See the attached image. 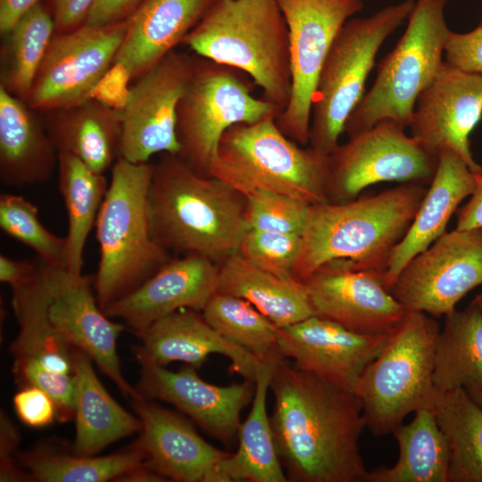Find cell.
I'll list each match as a JSON object with an SVG mask.
<instances>
[{
	"label": "cell",
	"instance_id": "1",
	"mask_svg": "<svg viewBox=\"0 0 482 482\" xmlns=\"http://www.w3.org/2000/svg\"><path fill=\"white\" fill-rule=\"evenodd\" d=\"M270 416L277 453L288 481L364 482L359 441L366 428L354 393L287 359L272 371Z\"/></svg>",
	"mask_w": 482,
	"mask_h": 482
},
{
	"label": "cell",
	"instance_id": "2",
	"mask_svg": "<svg viewBox=\"0 0 482 482\" xmlns=\"http://www.w3.org/2000/svg\"><path fill=\"white\" fill-rule=\"evenodd\" d=\"M150 206L153 236L162 248L214 262L238 253L250 229L245 196L174 154H162L154 164Z\"/></svg>",
	"mask_w": 482,
	"mask_h": 482
},
{
	"label": "cell",
	"instance_id": "3",
	"mask_svg": "<svg viewBox=\"0 0 482 482\" xmlns=\"http://www.w3.org/2000/svg\"><path fill=\"white\" fill-rule=\"evenodd\" d=\"M427 189L421 183H401L346 203L312 204L293 276L302 281L322 264L340 259L385 274Z\"/></svg>",
	"mask_w": 482,
	"mask_h": 482
},
{
	"label": "cell",
	"instance_id": "4",
	"mask_svg": "<svg viewBox=\"0 0 482 482\" xmlns=\"http://www.w3.org/2000/svg\"><path fill=\"white\" fill-rule=\"evenodd\" d=\"M154 164L118 157L96 228L100 248L94 289L104 311L143 284L170 258L152 231Z\"/></svg>",
	"mask_w": 482,
	"mask_h": 482
},
{
	"label": "cell",
	"instance_id": "5",
	"mask_svg": "<svg viewBox=\"0 0 482 482\" xmlns=\"http://www.w3.org/2000/svg\"><path fill=\"white\" fill-rule=\"evenodd\" d=\"M197 56L236 68L282 112L291 95L289 40L277 0H217L184 38Z\"/></svg>",
	"mask_w": 482,
	"mask_h": 482
},
{
	"label": "cell",
	"instance_id": "6",
	"mask_svg": "<svg viewBox=\"0 0 482 482\" xmlns=\"http://www.w3.org/2000/svg\"><path fill=\"white\" fill-rule=\"evenodd\" d=\"M328 155L287 137L275 118L238 123L221 137L209 176L246 197L257 190L328 202Z\"/></svg>",
	"mask_w": 482,
	"mask_h": 482
},
{
	"label": "cell",
	"instance_id": "7",
	"mask_svg": "<svg viewBox=\"0 0 482 482\" xmlns=\"http://www.w3.org/2000/svg\"><path fill=\"white\" fill-rule=\"evenodd\" d=\"M439 331L434 317L408 311L362 372L353 393L362 403L366 428L374 436L391 434L410 413L431 408Z\"/></svg>",
	"mask_w": 482,
	"mask_h": 482
},
{
	"label": "cell",
	"instance_id": "8",
	"mask_svg": "<svg viewBox=\"0 0 482 482\" xmlns=\"http://www.w3.org/2000/svg\"><path fill=\"white\" fill-rule=\"evenodd\" d=\"M448 1L416 0L404 33L379 62L371 88L346 120L349 137L386 120L410 126L419 96L445 62L451 31L445 19Z\"/></svg>",
	"mask_w": 482,
	"mask_h": 482
},
{
	"label": "cell",
	"instance_id": "9",
	"mask_svg": "<svg viewBox=\"0 0 482 482\" xmlns=\"http://www.w3.org/2000/svg\"><path fill=\"white\" fill-rule=\"evenodd\" d=\"M416 0L383 7L343 26L320 70L312 105L310 146L328 155L364 96L367 78L386 39L409 18Z\"/></svg>",
	"mask_w": 482,
	"mask_h": 482
},
{
	"label": "cell",
	"instance_id": "10",
	"mask_svg": "<svg viewBox=\"0 0 482 482\" xmlns=\"http://www.w3.org/2000/svg\"><path fill=\"white\" fill-rule=\"evenodd\" d=\"M255 85L243 71L200 56L177 108L178 156L209 176L222 135L238 123L275 118L282 110L253 95Z\"/></svg>",
	"mask_w": 482,
	"mask_h": 482
},
{
	"label": "cell",
	"instance_id": "11",
	"mask_svg": "<svg viewBox=\"0 0 482 482\" xmlns=\"http://www.w3.org/2000/svg\"><path fill=\"white\" fill-rule=\"evenodd\" d=\"M19 332L11 345L12 372L20 388H42L55 403L57 420L74 419L76 384L72 347L53 325L48 271L41 262L29 280L12 287Z\"/></svg>",
	"mask_w": 482,
	"mask_h": 482
},
{
	"label": "cell",
	"instance_id": "12",
	"mask_svg": "<svg viewBox=\"0 0 482 482\" xmlns=\"http://www.w3.org/2000/svg\"><path fill=\"white\" fill-rule=\"evenodd\" d=\"M405 128L382 120L349 137L328 154L326 185L329 203L357 198L369 186L380 182L429 185L438 157L426 151Z\"/></svg>",
	"mask_w": 482,
	"mask_h": 482
},
{
	"label": "cell",
	"instance_id": "13",
	"mask_svg": "<svg viewBox=\"0 0 482 482\" xmlns=\"http://www.w3.org/2000/svg\"><path fill=\"white\" fill-rule=\"evenodd\" d=\"M287 23L291 95L276 119L290 139L309 144L312 105L320 70L334 40L347 21L360 12L362 0H277Z\"/></svg>",
	"mask_w": 482,
	"mask_h": 482
},
{
	"label": "cell",
	"instance_id": "14",
	"mask_svg": "<svg viewBox=\"0 0 482 482\" xmlns=\"http://www.w3.org/2000/svg\"><path fill=\"white\" fill-rule=\"evenodd\" d=\"M482 286V228L446 231L413 257L389 288L408 311L434 318L455 311Z\"/></svg>",
	"mask_w": 482,
	"mask_h": 482
},
{
	"label": "cell",
	"instance_id": "15",
	"mask_svg": "<svg viewBox=\"0 0 482 482\" xmlns=\"http://www.w3.org/2000/svg\"><path fill=\"white\" fill-rule=\"evenodd\" d=\"M128 20L103 27L83 25L54 34L39 67L27 105L42 112L91 99L92 92L113 63Z\"/></svg>",
	"mask_w": 482,
	"mask_h": 482
},
{
	"label": "cell",
	"instance_id": "16",
	"mask_svg": "<svg viewBox=\"0 0 482 482\" xmlns=\"http://www.w3.org/2000/svg\"><path fill=\"white\" fill-rule=\"evenodd\" d=\"M195 57L173 50L137 79L121 112L120 157L141 163L158 153L179 154L177 108Z\"/></svg>",
	"mask_w": 482,
	"mask_h": 482
},
{
	"label": "cell",
	"instance_id": "17",
	"mask_svg": "<svg viewBox=\"0 0 482 482\" xmlns=\"http://www.w3.org/2000/svg\"><path fill=\"white\" fill-rule=\"evenodd\" d=\"M302 281L316 316L353 332L389 335L408 312L386 287L384 273L349 260L328 262Z\"/></svg>",
	"mask_w": 482,
	"mask_h": 482
},
{
	"label": "cell",
	"instance_id": "18",
	"mask_svg": "<svg viewBox=\"0 0 482 482\" xmlns=\"http://www.w3.org/2000/svg\"><path fill=\"white\" fill-rule=\"evenodd\" d=\"M482 118V75L460 71L445 62L419 96L410 123L411 136L438 157L458 154L477 174L482 172L470 149V136Z\"/></svg>",
	"mask_w": 482,
	"mask_h": 482
},
{
	"label": "cell",
	"instance_id": "19",
	"mask_svg": "<svg viewBox=\"0 0 482 482\" xmlns=\"http://www.w3.org/2000/svg\"><path fill=\"white\" fill-rule=\"evenodd\" d=\"M51 300L49 317L74 348L85 353L128 398L141 395L123 377L117 341L124 325L110 320L96 300L94 278L46 266Z\"/></svg>",
	"mask_w": 482,
	"mask_h": 482
},
{
	"label": "cell",
	"instance_id": "20",
	"mask_svg": "<svg viewBox=\"0 0 482 482\" xmlns=\"http://www.w3.org/2000/svg\"><path fill=\"white\" fill-rule=\"evenodd\" d=\"M389 335L353 332L313 315L278 328V345L282 357L290 358L296 367L353 393L362 372L381 352Z\"/></svg>",
	"mask_w": 482,
	"mask_h": 482
},
{
	"label": "cell",
	"instance_id": "21",
	"mask_svg": "<svg viewBox=\"0 0 482 482\" xmlns=\"http://www.w3.org/2000/svg\"><path fill=\"white\" fill-rule=\"evenodd\" d=\"M140 366L136 389L141 396L174 405L224 445L235 442L241 412L253 397V381L217 386L202 379L190 365L177 371L151 363Z\"/></svg>",
	"mask_w": 482,
	"mask_h": 482
},
{
	"label": "cell",
	"instance_id": "22",
	"mask_svg": "<svg viewBox=\"0 0 482 482\" xmlns=\"http://www.w3.org/2000/svg\"><path fill=\"white\" fill-rule=\"evenodd\" d=\"M130 400L141 422L132 446L143 453L146 466L166 480L220 482L217 467L229 453L206 442L181 415L143 396Z\"/></svg>",
	"mask_w": 482,
	"mask_h": 482
},
{
	"label": "cell",
	"instance_id": "23",
	"mask_svg": "<svg viewBox=\"0 0 482 482\" xmlns=\"http://www.w3.org/2000/svg\"><path fill=\"white\" fill-rule=\"evenodd\" d=\"M219 268L209 258L187 253L170 259L132 292L109 304L104 312L139 333L181 309L202 311L218 291Z\"/></svg>",
	"mask_w": 482,
	"mask_h": 482
},
{
	"label": "cell",
	"instance_id": "24",
	"mask_svg": "<svg viewBox=\"0 0 482 482\" xmlns=\"http://www.w3.org/2000/svg\"><path fill=\"white\" fill-rule=\"evenodd\" d=\"M140 345L135 347L141 363L166 367L182 362L200 367L210 354L219 353L230 361V370L254 382L261 362L247 351L230 343L195 310L181 309L162 318L137 333Z\"/></svg>",
	"mask_w": 482,
	"mask_h": 482
},
{
	"label": "cell",
	"instance_id": "25",
	"mask_svg": "<svg viewBox=\"0 0 482 482\" xmlns=\"http://www.w3.org/2000/svg\"><path fill=\"white\" fill-rule=\"evenodd\" d=\"M478 175L453 151L446 150L439 154L436 170L414 219L389 258L384 274V283L388 289L413 257L447 231V225L459 205L474 193Z\"/></svg>",
	"mask_w": 482,
	"mask_h": 482
},
{
	"label": "cell",
	"instance_id": "26",
	"mask_svg": "<svg viewBox=\"0 0 482 482\" xmlns=\"http://www.w3.org/2000/svg\"><path fill=\"white\" fill-rule=\"evenodd\" d=\"M217 0H141L127 19L123 41L113 62L132 79L154 66L199 23Z\"/></svg>",
	"mask_w": 482,
	"mask_h": 482
},
{
	"label": "cell",
	"instance_id": "27",
	"mask_svg": "<svg viewBox=\"0 0 482 482\" xmlns=\"http://www.w3.org/2000/svg\"><path fill=\"white\" fill-rule=\"evenodd\" d=\"M27 104L0 87V179L20 187L49 180L59 153Z\"/></svg>",
	"mask_w": 482,
	"mask_h": 482
},
{
	"label": "cell",
	"instance_id": "28",
	"mask_svg": "<svg viewBox=\"0 0 482 482\" xmlns=\"http://www.w3.org/2000/svg\"><path fill=\"white\" fill-rule=\"evenodd\" d=\"M217 292L249 302L278 328L315 315L303 281L266 270L239 253L219 268Z\"/></svg>",
	"mask_w": 482,
	"mask_h": 482
},
{
	"label": "cell",
	"instance_id": "29",
	"mask_svg": "<svg viewBox=\"0 0 482 482\" xmlns=\"http://www.w3.org/2000/svg\"><path fill=\"white\" fill-rule=\"evenodd\" d=\"M73 360L76 431L72 453L96 455L114 442L139 433L140 420L110 395L96 375L90 357L74 348Z\"/></svg>",
	"mask_w": 482,
	"mask_h": 482
},
{
	"label": "cell",
	"instance_id": "30",
	"mask_svg": "<svg viewBox=\"0 0 482 482\" xmlns=\"http://www.w3.org/2000/svg\"><path fill=\"white\" fill-rule=\"evenodd\" d=\"M282 359L261 362L254 380L252 407L239 427L238 448L218 464L220 482L288 481L277 453L270 417L267 412L272 371Z\"/></svg>",
	"mask_w": 482,
	"mask_h": 482
},
{
	"label": "cell",
	"instance_id": "31",
	"mask_svg": "<svg viewBox=\"0 0 482 482\" xmlns=\"http://www.w3.org/2000/svg\"><path fill=\"white\" fill-rule=\"evenodd\" d=\"M46 128L58 153L104 174L120 154L121 112L94 99L47 112Z\"/></svg>",
	"mask_w": 482,
	"mask_h": 482
},
{
	"label": "cell",
	"instance_id": "32",
	"mask_svg": "<svg viewBox=\"0 0 482 482\" xmlns=\"http://www.w3.org/2000/svg\"><path fill=\"white\" fill-rule=\"evenodd\" d=\"M435 390L461 388L482 408V312L471 301L445 315L434 356Z\"/></svg>",
	"mask_w": 482,
	"mask_h": 482
},
{
	"label": "cell",
	"instance_id": "33",
	"mask_svg": "<svg viewBox=\"0 0 482 482\" xmlns=\"http://www.w3.org/2000/svg\"><path fill=\"white\" fill-rule=\"evenodd\" d=\"M392 434L399 449L396 462L368 470L364 482H448L449 449L431 408L419 409Z\"/></svg>",
	"mask_w": 482,
	"mask_h": 482
},
{
	"label": "cell",
	"instance_id": "34",
	"mask_svg": "<svg viewBox=\"0 0 482 482\" xmlns=\"http://www.w3.org/2000/svg\"><path fill=\"white\" fill-rule=\"evenodd\" d=\"M57 169L59 191L68 215L66 270L79 276L85 245L105 197L107 181L104 174L94 171L68 153H59Z\"/></svg>",
	"mask_w": 482,
	"mask_h": 482
},
{
	"label": "cell",
	"instance_id": "35",
	"mask_svg": "<svg viewBox=\"0 0 482 482\" xmlns=\"http://www.w3.org/2000/svg\"><path fill=\"white\" fill-rule=\"evenodd\" d=\"M431 409L449 449L448 482H482V408L456 388L435 390Z\"/></svg>",
	"mask_w": 482,
	"mask_h": 482
},
{
	"label": "cell",
	"instance_id": "36",
	"mask_svg": "<svg viewBox=\"0 0 482 482\" xmlns=\"http://www.w3.org/2000/svg\"><path fill=\"white\" fill-rule=\"evenodd\" d=\"M54 34L53 16L37 3L4 37L0 87L26 102Z\"/></svg>",
	"mask_w": 482,
	"mask_h": 482
},
{
	"label": "cell",
	"instance_id": "37",
	"mask_svg": "<svg viewBox=\"0 0 482 482\" xmlns=\"http://www.w3.org/2000/svg\"><path fill=\"white\" fill-rule=\"evenodd\" d=\"M29 478L41 482H104L145 464L143 453L134 446L106 456L62 453L41 448L18 455Z\"/></svg>",
	"mask_w": 482,
	"mask_h": 482
},
{
	"label": "cell",
	"instance_id": "38",
	"mask_svg": "<svg viewBox=\"0 0 482 482\" xmlns=\"http://www.w3.org/2000/svg\"><path fill=\"white\" fill-rule=\"evenodd\" d=\"M202 314L224 338L260 362L283 358L278 345V327L249 302L217 292L205 304Z\"/></svg>",
	"mask_w": 482,
	"mask_h": 482
},
{
	"label": "cell",
	"instance_id": "39",
	"mask_svg": "<svg viewBox=\"0 0 482 482\" xmlns=\"http://www.w3.org/2000/svg\"><path fill=\"white\" fill-rule=\"evenodd\" d=\"M0 228L6 235L32 249L45 265L66 269V241L49 231L38 218L37 208L19 195H0Z\"/></svg>",
	"mask_w": 482,
	"mask_h": 482
},
{
	"label": "cell",
	"instance_id": "40",
	"mask_svg": "<svg viewBox=\"0 0 482 482\" xmlns=\"http://www.w3.org/2000/svg\"><path fill=\"white\" fill-rule=\"evenodd\" d=\"M245 199L251 229L302 236L312 204L267 190H257Z\"/></svg>",
	"mask_w": 482,
	"mask_h": 482
},
{
	"label": "cell",
	"instance_id": "41",
	"mask_svg": "<svg viewBox=\"0 0 482 482\" xmlns=\"http://www.w3.org/2000/svg\"><path fill=\"white\" fill-rule=\"evenodd\" d=\"M301 236L249 229L238 253L255 265L283 277L292 270L301 248Z\"/></svg>",
	"mask_w": 482,
	"mask_h": 482
},
{
	"label": "cell",
	"instance_id": "42",
	"mask_svg": "<svg viewBox=\"0 0 482 482\" xmlns=\"http://www.w3.org/2000/svg\"><path fill=\"white\" fill-rule=\"evenodd\" d=\"M445 58L455 69L482 75V26L466 33L450 31Z\"/></svg>",
	"mask_w": 482,
	"mask_h": 482
},
{
	"label": "cell",
	"instance_id": "43",
	"mask_svg": "<svg viewBox=\"0 0 482 482\" xmlns=\"http://www.w3.org/2000/svg\"><path fill=\"white\" fill-rule=\"evenodd\" d=\"M19 419L34 428L46 427L57 420L54 401L45 390L35 386L20 388L13 397Z\"/></svg>",
	"mask_w": 482,
	"mask_h": 482
},
{
	"label": "cell",
	"instance_id": "44",
	"mask_svg": "<svg viewBox=\"0 0 482 482\" xmlns=\"http://www.w3.org/2000/svg\"><path fill=\"white\" fill-rule=\"evenodd\" d=\"M130 80L132 77L126 66L120 62H113L95 87L91 99L122 112L129 96Z\"/></svg>",
	"mask_w": 482,
	"mask_h": 482
},
{
	"label": "cell",
	"instance_id": "45",
	"mask_svg": "<svg viewBox=\"0 0 482 482\" xmlns=\"http://www.w3.org/2000/svg\"><path fill=\"white\" fill-rule=\"evenodd\" d=\"M0 442V480L22 481L29 478L27 473L16 462V460L19 461L17 457L19 431L4 412L1 413Z\"/></svg>",
	"mask_w": 482,
	"mask_h": 482
},
{
	"label": "cell",
	"instance_id": "46",
	"mask_svg": "<svg viewBox=\"0 0 482 482\" xmlns=\"http://www.w3.org/2000/svg\"><path fill=\"white\" fill-rule=\"evenodd\" d=\"M97 0H53L55 34L72 31L86 23Z\"/></svg>",
	"mask_w": 482,
	"mask_h": 482
},
{
	"label": "cell",
	"instance_id": "47",
	"mask_svg": "<svg viewBox=\"0 0 482 482\" xmlns=\"http://www.w3.org/2000/svg\"><path fill=\"white\" fill-rule=\"evenodd\" d=\"M141 0H97L85 25L103 27L127 20Z\"/></svg>",
	"mask_w": 482,
	"mask_h": 482
},
{
	"label": "cell",
	"instance_id": "48",
	"mask_svg": "<svg viewBox=\"0 0 482 482\" xmlns=\"http://www.w3.org/2000/svg\"><path fill=\"white\" fill-rule=\"evenodd\" d=\"M41 262H31L0 256V280L10 287L21 285L31 279L40 270Z\"/></svg>",
	"mask_w": 482,
	"mask_h": 482
},
{
	"label": "cell",
	"instance_id": "49",
	"mask_svg": "<svg viewBox=\"0 0 482 482\" xmlns=\"http://www.w3.org/2000/svg\"><path fill=\"white\" fill-rule=\"evenodd\" d=\"M456 229L482 228V172L474 193L467 203L456 211Z\"/></svg>",
	"mask_w": 482,
	"mask_h": 482
},
{
	"label": "cell",
	"instance_id": "50",
	"mask_svg": "<svg viewBox=\"0 0 482 482\" xmlns=\"http://www.w3.org/2000/svg\"><path fill=\"white\" fill-rule=\"evenodd\" d=\"M39 0H0V32L5 37Z\"/></svg>",
	"mask_w": 482,
	"mask_h": 482
},
{
	"label": "cell",
	"instance_id": "51",
	"mask_svg": "<svg viewBox=\"0 0 482 482\" xmlns=\"http://www.w3.org/2000/svg\"><path fill=\"white\" fill-rule=\"evenodd\" d=\"M114 481L119 482H160L167 481L159 473L146 466L145 464L130 469L119 477Z\"/></svg>",
	"mask_w": 482,
	"mask_h": 482
},
{
	"label": "cell",
	"instance_id": "52",
	"mask_svg": "<svg viewBox=\"0 0 482 482\" xmlns=\"http://www.w3.org/2000/svg\"><path fill=\"white\" fill-rule=\"evenodd\" d=\"M472 301L479 307L482 312V292L476 295Z\"/></svg>",
	"mask_w": 482,
	"mask_h": 482
},
{
	"label": "cell",
	"instance_id": "53",
	"mask_svg": "<svg viewBox=\"0 0 482 482\" xmlns=\"http://www.w3.org/2000/svg\"><path fill=\"white\" fill-rule=\"evenodd\" d=\"M480 25L482 26V20H481Z\"/></svg>",
	"mask_w": 482,
	"mask_h": 482
}]
</instances>
